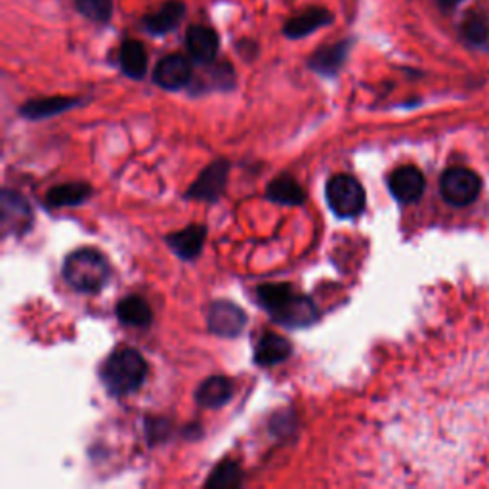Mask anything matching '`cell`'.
<instances>
[{"label": "cell", "instance_id": "6da1fadb", "mask_svg": "<svg viewBox=\"0 0 489 489\" xmlns=\"http://www.w3.org/2000/svg\"><path fill=\"white\" fill-rule=\"evenodd\" d=\"M258 301L282 325L302 329L318 320V308L308 296L294 294L287 283H266L258 287Z\"/></svg>", "mask_w": 489, "mask_h": 489}, {"label": "cell", "instance_id": "7a4b0ae2", "mask_svg": "<svg viewBox=\"0 0 489 489\" xmlns=\"http://www.w3.org/2000/svg\"><path fill=\"white\" fill-rule=\"evenodd\" d=\"M100 375L110 394L129 396L142 387L148 375V363L134 348H120L103 361Z\"/></svg>", "mask_w": 489, "mask_h": 489}, {"label": "cell", "instance_id": "3957f363", "mask_svg": "<svg viewBox=\"0 0 489 489\" xmlns=\"http://www.w3.org/2000/svg\"><path fill=\"white\" fill-rule=\"evenodd\" d=\"M65 282L82 292H98L110 279V264L106 256L94 249H79L63 262Z\"/></svg>", "mask_w": 489, "mask_h": 489}, {"label": "cell", "instance_id": "277c9868", "mask_svg": "<svg viewBox=\"0 0 489 489\" xmlns=\"http://www.w3.org/2000/svg\"><path fill=\"white\" fill-rule=\"evenodd\" d=\"M325 197L339 218H354L365 208L363 186L348 174H337L327 182Z\"/></svg>", "mask_w": 489, "mask_h": 489}, {"label": "cell", "instance_id": "5b68a950", "mask_svg": "<svg viewBox=\"0 0 489 489\" xmlns=\"http://www.w3.org/2000/svg\"><path fill=\"white\" fill-rule=\"evenodd\" d=\"M442 197L453 206H466L475 203L482 191V180L475 170L465 167H453L442 174L440 180Z\"/></svg>", "mask_w": 489, "mask_h": 489}, {"label": "cell", "instance_id": "8992f818", "mask_svg": "<svg viewBox=\"0 0 489 489\" xmlns=\"http://www.w3.org/2000/svg\"><path fill=\"white\" fill-rule=\"evenodd\" d=\"M247 325V313L237 304L218 301L208 310V329L224 339H234Z\"/></svg>", "mask_w": 489, "mask_h": 489}, {"label": "cell", "instance_id": "52a82bcc", "mask_svg": "<svg viewBox=\"0 0 489 489\" xmlns=\"http://www.w3.org/2000/svg\"><path fill=\"white\" fill-rule=\"evenodd\" d=\"M390 194L399 201V203H415L417 199H421L427 187L425 174L418 170L417 167H401L392 172V177L388 180Z\"/></svg>", "mask_w": 489, "mask_h": 489}, {"label": "cell", "instance_id": "ba28073f", "mask_svg": "<svg viewBox=\"0 0 489 489\" xmlns=\"http://www.w3.org/2000/svg\"><path fill=\"white\" fill-rule=\"evenodd\" d=\"M230 165L225 161H216L208 165L197 182L189 187L187 197L201 199V201H216V197L222 194L225 187V180H228Z\"/></svg>", "mask_w": 489, "mask_h": 489}, {"label": "cell", "instance_id": "9c48e42d", "mask_svg": "<svg viewBox=\"0 0 489 489\" xmlns=\"http://www.w3.org/2000/svg\"><path fill=\"white\" fill-rule=\"evenodd\" d=\"M153 81L165 91H180L191 81V65L180 54L167 56L157 63Z\"/></svg>", "mask_w": 489, "mask_h": 489}, {"label": "cell", "instance_id": "30bf717a", "mask_svg": "<svg viewBox=\"0 0 489 489\" xmlns=\"http://www.w3.org/2000/svg\"><path fill=\"white\" fill-rule=\"evenodd\" d=\"M33 222V211L27 201L14 194V191L5 189L3 194V230L5 234H22Z\"/></svg>", "mask_w": 489, "mask_h": 489}, {"label": "cell", "instance_id": "8fae6325", "mask_svg": "<svg viewBox=\"0 0 489 489\" xmlns=\"http://www.w3.org/2000/svg\"><path fill=\"white\" fill-rule=\"evenodd\" d=\"M191 58L199 63H211L218 54V34L205 25H191L186 34Z\"/></svg>", "mask_w": 489, "mask_h": 489}, {"label": "cell", "instance_id": "7c38bea8", "mask_svg": "<svg viewBox=\"0 0 489 489\" xmlns=\"http://www.w3.org/2000/svg\"><path fill=\"white\" fill-rule=\"evenodd\" d=\"M292 352L291 342L275 333H266L260 337L254 348V363L260 367H272L277 363H283Z\"/></svg>", "mask_w": 489, "mask_h": 489}, {"label": "cell", "instance_id": "4fadbf2b", "mask_svg": "<svg viewBox=\"0 0 489 489\" xmlns=\"http://www.w3.org/2000/svg\"><path fill=\"white\" fill-rule=\"evenodd\" d=\"M234 394V384L228 377H211L201 382L196 392L197 404L205 409H218L228 404Z\"/></svg>", "mask_w": 489, "mask_h": 489}, {"label": "cell", "instance_id": "5bb4252c", "mask_svg": "<svg viewBox=\"0 0 489 489\" xmlns=\"http://www.w3.org/2000/svg\"><path fill=\"white\" fill-rule=\"evenodd\" d=\"M205 237H206L205 225H187L186 230L170 234L167 237V243L174 251V254H178L184 260H194L203 251Z\"/></svg>", "mask_w": 489, "mask_h": 489}, {"label": "cell", "instance_id": "9a60e30c", "mask_svg": "<svg viewBox=\"0 0 489 489\" xmlns=\"http://www.w3.org/2000/svg\"><path fill=\"white\" fill-rule=\"evenodd\" d=\"M186 14V6L180 0H168L157 12H151L144 17V27L151 34H165L172 29H177Z\"/></svg>", "mask_w": 489, "mask_h": 489}, {"label": "cell", "instance_id": "2e32d148", "mask_svg": "<svg viewBox=\"0 0 489 489\" xmlns=\"http://www.w3.org/2000/svg\"><path fill=\"white\" fill-rule=\"evenodd\" d=\"M331 22H333V15H331L325 8H310L301 15L291 17L285 24V34L289 39H302L316 29L329 25Z\"/></svg>", "mask_w": 489, "mask_h": 489}, {"label": "cell", "instance_id": "e0dca14e", "mask_svg": "<svg viewBox=\"0 0 489 489\" xmlns=\"http://www.w3.org/2000/svg\"><path fill=\"white\" fill-rule=\"evenodd\" d=\"M348 48H350V43L348 41L320 48L316 54L310 58L308 65L313 69V72H318L321 75H329V77L337 75L340 65L344 63L348 56Z\"/></svg>", "mask_w": 489, "mask_h": 489}, {"label": "cell", "instance_id": "ac0fdd59", "mask_svg": "<svg viewBox=\"0 0 489 489\" xmlns=\"http://www.w3.org/2000/svg\"><path fill=\"white\" fill-rule=\"evenodd\" d=\"M120 69L130 79H142L148 69V54L142 43L138 41H127L120 46Z\"/></svg>", "mask_w": 489, "mask_h": 489}, {"label": "cell", "instance_id": "d6986e66", "mask_svg": "<svg viewBox=\"0 0 489 489\" xmlns=\"http://www.w3.org/2000/svg\"><path fill=\"white\" fill-rule=\"evenodd\" d=\"M266 197L273 203L279 205H289V206H296L302 205L306 199L304 189L301 187V184L296 182L291 177H279L275 180H272V184L266 189Z\"/></svg>", "mask_w": 489, "mask_h": 489}, {"label": "cell", "instance_id": "ffe728a7", "mask_svg": "<svg viewBox=\"0 0 489 489\" xmlns=\"http://www.w3.org/2000/svg\"><path fill=\"white\" fill-rule=\"evenodd\" d=\"M79 100L75 98H43V100H33L27 101L22 108V115L33 120L46 119V117H54L62 111H67L75 108Z\"/></svg>", "mask_w": 489, "mask_h": 489}, {"label": "cell", "instance_id": "44dd1931", "mask_svg": "<svg viewBox=\"0 0 489 489\" xmlns=\"http://www.w3.org/2000/svg\"><path fill=\"white\" fill-rule=\"evenodd\" d=\"M117 318L120 323L130 327H148L151 323V308L148 302L139 296H127L125 301H120L117 306Z\"/></svg>", "mask_w": 489, "mask_h": 489}, {"label": "cell", "instance_id": "7402d4cb", "mask_svg": "<svg viewBox=\"0 0 489 489\" xmlns=\"http://www.w3.org/2000/svg\"><path fill=\"white\" fill-rule=\"evenodd\" d=\"M91 187L81 182H69L52 187L46 194V201L52 206H73L81 205L82 201L89 199L91 196Z\"/></svg>", "mask_w": 489, "mask_h": 489}, {"label": "cell", "instance_id": "603a6c76", "mask_svg": "<svg viewBox=\"0 0 489 489\" xmlns=\"http://www.w3.org/2000/svg\"><path fill=\"white\" fill-rule=\"evenodd\" d=\"M241 480H243L241 468L232 461H224L213 470V475L208 476L206 485L208 487H216V489L237 487L241 484Z\"/></svg>", "mask_w": 489, "mask_h": 489}, {"label": "cell", "instance_id": "cb8c5ba5", "mask_svg": "<svg viewBox=\"0 0 489 489\" xmlns=\"http://www.w3.org/2000/svg\"><path fill=\"white\" fill-rule=\"evenodd\" d=\"M75 5H77V10L92 22H98V24L110 22L111 10H113L111 0H75Z\"/></svg>", "mask_w": 489, "mask_h": 489}, {"label": "cell", "instance_id": "d4e9b609", "mask_svg": "<svg viewBox=\"0 0 489 489\" xmlns=\"http://www.w3.org/2000/svg\"><path fill=\"white\" fill-rule=\"evenodd\" d=\"M463 33H465L466 41L475 43V44H482L489 37V24L484 20L482 15H470L463 25Z\"/></svg>", "mask_w": 489, "mask_h": 489}, {"label": "cell", "instance_id": "484cf974", "mask_svg": "<svg viewBox=\"0 0 489 489\" xmlns=\"http://www.w3.org/2000/svg\"><path fill=\"white\" fill-rule=\"evenodd\" d=\"M461 0H438V5L444 8H453L455 5H459Z\"/></svg>", "mask_w": 489, "mask_h": 489}]
</instances>
